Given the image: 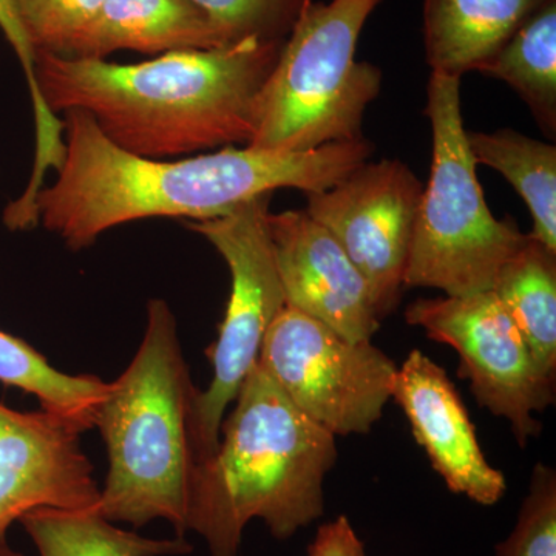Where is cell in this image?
<instances>
[{
    "label": "cell",
    "instance_id": "obj_14",
    "mask_svg": "<svg viewBox=\"0 0 556 556\" xmlns=\"http://www.w3.org/2000/svg\"><path fill=\"white\" fill-rule=\"evenodd\" d=\"M226 46L217 25L192 0H104L65 58L104 61L118 51L161 56Z\"/></svg>",
    "mask_w": 556,
    "mask_h": 556
},
{
    "label": "cell",
    "instance_id": "obj_11",
    "mask_svg": "<svg viewBox=\"0 0 556 556\" xmlns=\"http://www.w3.org/2000/svg\"><path fill=\"white\" fill-rule=\"evenodd\" d=\"M87 428L56 413L0 404V540L36 508H97L101 490L83 450Z\"/></svg>",
    "mask_w": 556,
    "mask_h": 556
},
{
    "label": "cell",
    "instance_id": "obj_25",
    "mask_svg": "<svg viewBox=\"0 0 556 556\" xmlns=\"http://www.w3.org/2000/svg\"><path fill=\"white\" fill-rule=\"evenodd\" d=\"M308 556H368L345 515L318 527L316 538L308 548Z\"/></svg>",
    "mask_w": 556,
    "mask_h": 556
},
{
    "label": "cell",
    "instance_id": "obj_23",
    "mask_svg": "<svg viewBox=\"0 0 556 556\" xmlns=\"http://www.w3.org/2000/svg\"><path fill=\"white\" fill-rule=\"evenodd\" d=\"M496 556H556V473L536 464L514 532L496 546Z\"/></svg>",
    "mask_w": 556,
    "mask_h": 556
},
{
    "label": "cell",
    "instance_id": "obj_13",
    "mask_svg": "<svg viewBox=\"0 0 556 556\" xmlns=\"http://www.w3.org/2000/svg\"><path fill=\"white\" fill-rule=\"evenodd\" d=\"M391 397L404 409L413 438L450 492L493 506L507 490L503 471L490 466L477 431L447 372L413 350L397 368Z\"/></svg>",
    "mask_w": 556,
    "mask_h": 556
},
{
    "label": "cell",
    "instance_id": "obj_4",
    "mask_svg": "<svg viewBox=\"0 0 556 556\" xmlns=\"http://www.w3.org/2000/svg\"><path fill=\"white\" fill-rule=\"evenodd\" d=\"M197 387L166 300L148 305V328L134 361L109 390L94 415L109 455L98 511L112 522L142 527L166 519L177 536L188 532L193 457L189 408Z\"/></svg>",
    "mask_w": 556,
    "mask_h": 556
},
{
    "label": "cell",
    "instance_id": "obj_24",
    "mask_svg": "<svg viewBox=\"0 0 556 556\" xmlns=\"http://www.w3.org/2000/svg\"><path fill=\"white\" fill-rule=\"evenodd\" d=\"M0 30L20 60L30 91L36 126L35 160L40 164L56 163L64 155V126L60 116L53 115L40 100L35 79L36 53L11 0H0Z\"/></svg>",
    "mask_w": 556,
    "mask_h": 556
},
{
    "label": "cell",
    "instance_id": "obj_20",
    "mask_svg": "<svg viewBox=\"0 0 556 556\" xmlns=\"http://www.w3.org/2000/svg\"><path fill=\"white\" fill-rule=\"evenodd\" d=\"M0 382L38 399L40 408L76 420L90 430L109 390L97 376H73L51 367L30 343L0 331Z\"/></svg>",
    "mask_w": 556,
    "mask_h": 556
},
{
    "label": "cell",
    "instance_id": "obj_21",
    "mask_svg": "<svg viewBox=\"0 0 556 556\" xmlns=\"http://www.w3.org/2000/svg\"><path fill=\"white\" fill-rule=\"evenodd\" d=\"M229 46L247 39L285 40L313 0H192Z\"/></svg>",
    "mask_w": 556,
    "mask_h": 556
},
{
    "label": "cell",
    "instance_id": "obj_10",
    "mask_svg": "<svg viewBox=\"0 0 556 556\" xmlns=\"http://www.w3.org/2000/svg\"><path fill=\"white\" fill-rule=\"evenodd\" d=\"M424 185L399 160L367 161L321 192L306 193L309 217L339 241L367 280L380 320L405 288Z\"/></svg>",
    "mask_w": 556,
    "mask_h": 556
},
{
    "label": "cell",
    "instance_id": "obj_3",
    "mask_svg": "<svg viewBox=\"0 0 556 556\" xmlns=\"http://www.w3.org/2000/svg\"><path fill=\"white\" fill-rule=\"evenodd\" d=\"M233 402L217 452L190 475L186 527L211 556H239L252 519L288 540L321 518L325 478L338 459L336 437L303 415L258 362Z\"/></svg>",
    "mask_w": 556,
    "mask_h": 556
},
{
    "label": "cell",
    "instance_id": "obj_2",
    "mask_svg": "<svg viewBox=\"0 0 556 556\" xmlns=\"http://www.w3.org/2000/svg\"><path fill=\"white\" fill-rule=\"evenodd\" d=\"M285 40L172 51L139 64L40 53L36 87L53 115L89 113L113 144L144 159L248 146L260 91Z\"/></svg>",
    "mask_w": 556,
    "mask_h": 556
},
{
    "label": "cell",
    "instance_id": "obj_22",
    "mask_svg": "<svg viewBox=\"0 0 556 556\" xmlns=\"http://www.w3.org/2000/svg\"><path fill=\"white\" fill-rule=\"evenodd\" d=\"M36 58L67 56L104 0H11Z\"/></svg>",
    "mask_w": 556,
    "mask_h": 556
},
{
    "label": "cell",
    "instance_id": "obj_12",
    "mask_svg": "<svg viewBox=\"0 0 556 556\" xmlns=\"http://www.w3.org/2000/svg\"><path fill=\"white\" fill-rule=\"evenodd\" d=\"M269 232L287 306L353 342L371 340L380 318L367 280L308 212H270Z\"/></svg>",
    "mask_w": 556,
    "mask_h": 556
},
{
    "label": "cell",
    "instance_id": "obj_6",
    "mask_svg": "<svg viewBox=\"0 0 556 556\" xmlns=\"http://www.w3.org/2000/svg\"><path fill=\"white\" fill-rule=\"evenodd\" d=\"M426 115L433 161L417 211L405 288L439 289L448 298L490 291L497 270L527 236L515 219H497L486 206L464 129L460 78L431 73Z\"/></svg>",
    "mask_w": 556,
    "mask_h": 556
},
{
    "label": "cell",
    "instance_id": "obj_1",
    "mask_svg": "<svg viewBox=\"0 0 556 556\" xmlns=\"http://www.w3.org/2000/svg\"><path fill=\"white\" fill-rule=\"evenodd\" d=\"M65 155L53 185L35 200L39 226L72 251L138 219L217 218L278 189L321 192L367 163V138L305 152L229 146L189 159L153 160L113 144L83 110L64 113Z\"/></svg>",
    "mask_w": 556,
    "mask_h": 556
},
{
    "label": "cell",
    "instance_id": "obj_9",
    "mask_svg": "<svg viewBox=\"0 0 556 556\" xmlns=\"http://www.w3.org/2000/svg\"><path fill=\"white\" fill-rule=\"evenodd\" d=\"M407 324L459 354L460 378L482 408L510 424L521 447L541 434L535 413L555 402V379L532 356L525 336L495 292L420 299L405 311Z\"/></svg>",
    "mask_w": 556,
    "mask_h": 556
},
{
    "label": "cell",
    "instance_id": "obj_8",
    "mask_svg": "<svg viewBox=\"0 0 556 556\" xmlns=\"http://www.w3.org/2000/svg\"><path fill=\"white\" fill-rule=\"evenodd\" d=\"M258 364L303 415L332 437L367 434L382 417L397 371L371 340L342 338L291 306L266 332Z\"/></svg>",
    "mask_w": 556,
    "mask_h": 556
},
{
    "label": "cell",
    "instance_id": "obj_5",
    "mask_svg": "<svg viewBox=\"0 0 556 556\" xmlns=\"http://www.w3.org/2000/svg\"><path fill=\"white\" fill-rule=\"evenodd\" d=\"M382 0L308 3L260 91L248 148L305 152L364 138L365 110L379 97L382 73L356 60L358 38Z\"/></svg>",
    "mask_w": 556,
    "mask_h": 556
},
{
    "label": "cell",
    "instance_id": "obj_26",
    "mask_svg": "<svg viewBox=\"0 0 556 556\" xmlns=\"http://www.w3.org/2000/svg\"><path fill=\"white\" fill-rule=\"evenodd\" d=\"M0 556H24L20 552L13 551L7 543V538L0 540Z\"/></svg>",
    "mask_w": 556,
    "mask_h": 556
},
{
    "label": "cell",
    "instance_id": "obj_18",
    "mask_svg": "<svg viewBox=\"0 0 556 556\" xmlns=\"http://www.w3.org/2000/svg\"><path fill=\"white\" fill-rule=\"evenodd\" d=\"M477 164L492 167L517 189L533 217L530 236L556 252V148L517 130L467 131Z\"/></svg>",
    "mask_w": 556,
    "mask_h": 556
},
{
    "label": "cell",
    "instance_id": "obj_17",
    "mask_svg": "<svg viewBox=\"0 0 556 556\" xmlns=\"http://www.w3.org/2000/svg\"><path fill=\"white\" fill-rule=\"evenodd\" d=\"M39 556H179L192 552L185 536L152 540L118 529L97 508L42 507L20 519Z\"/></svg>",
    "mask_w": 556,
    "mask_h": 556
},
{
    "label": "cell",
    "instance_id": "obj_7",
    "mask_svg": "<svg viewBox=\"0 0 556 556\" xmlns=\"http://www.w3.org/2000/svg\"><path fill=\"white\" fill-rule=\"evenodd\" d=\"M270 199L273 193L223 217L185 222L186 228L217 249L232 278L218 338L206 351L211 383L204 391L197 388L190 402L189 444L195 466L217 452L226 409L257 365L270 325L287 306L269 232Z\"/></svg>",
    "mask_w": 556,
    "mask_h": 556
},
{
    "label": "cell",
    "instance_id": "obj_16",
    "mask_svg": "<svg viewBox=\"0 0 556 556\" xmlns=\"http://www.w3.org/2000/svg\"><path fill=\"white\" fill-rule=\"evenodd\" d=\"M492 291L514 318L538 367L556 375V252L527 233L497 270Z\"/></svg>",
    "mask_w": 556,
    "mask_h": 556
},
{
    "label": "cell",
    "instance_id": "obj_15",
    "mask_svg": "<svg viewBox=\"0 0 556 556\" xmlns=\"http://www.w3.org/2000/svg\"><path fill=\"white\" fill-rule=\"evenodd\" d=\"M548 0H424V50L431 73L478 72Z\"/></svg>",
    "mask_w": 556,
    "mask_h": 556
},
{
    "label": "cell",
    "instance_id": "obj_19",
    "mask_svg": "<svg viewBox=\"0 0 556 556\" xmlns=\"http://www.w3.org/2000/svg\"><path fill=\"white\" fill-rule=\"evenodd\" d=\"M508 84L541 129L556 131V0L529 17L495 56L478 70Z\"/></svg>",
    "mask_w": 556,
    "mask_h": 556
}]
</instances>
